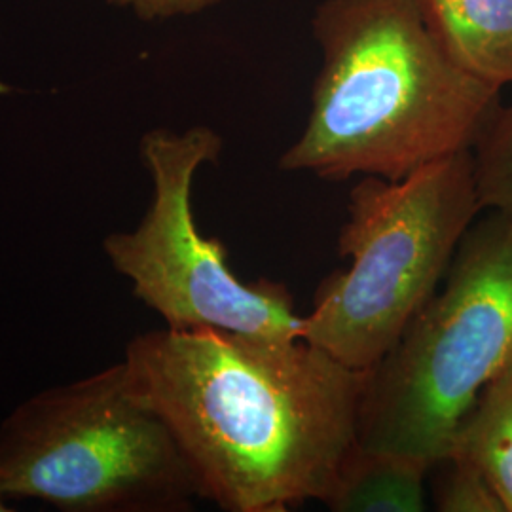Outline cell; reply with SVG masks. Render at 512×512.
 <instances>
[{"instance_id":"obj_10","label":"cell","mask_w":512,"mask_h":512,"mask_svg":"<svg viewBox=\"0 0 512 512\" xmlns=\"http://www.w3.org/2000/svg\"><path fill=\"white\" fill-rule=\"evenodd\" d=\"M473 158L482 207L512 220V105L495 112Z\"/></svg>"},{"instance_id":"obj_6","label":"cell","mask_w":512,"mask_h":512,"mask_svg":"<svg viewBox=\"0 0 512 512\" xmlns=\"http://www.w3.org/2000/svg\"><path fill=\"white\" fill-rule=\"evenodd\" d=\"M222 139L207 126L184 133L154 129L141 154L154 184L147 215L131 232H114L103 249L133 294L171 329H220L300 338L304 317L281 283L241 281L226 245L205 238L192 213V184L203 164L219 158Z\"/></svg>"},{"instance_id":"obj_13","label":"cell","mask_w":512,"mask_h":512,"mask_svg":"<svg viewBox=\"0 0 512 512\" xmlns=\"http://www.w3.org/2000/svg\"><path fill=\"white\" fill-rule=\"evenodd\" d=\"M8 92V88L4 86V84H0V93H6Z\"/></svg>"},{"instance_id":"obj_1","label":"cell","mask_w":512,"mask_h":512,"mask_svg":"<svg viewBox=\"0 0 512 512\" xmlns=\"http://www.w3.org/2000/svg\"><path fill=\"white\" fill-rule=\"evenodd\" d=\"M124 366L222 511L325 503L359 440L368 372L302 338L165 327L135 336Z\"/></svg>"},{"instance_id":"obj_3","label":"cell","mask_w":512,"mask_h":512,"mask_svg":"<svg viewBox=\"0 0 512 512\" xmlns=\"http://www.w3.org/2000/svg\"><path fill=\"white\" fill-rule=\"evenodd\" d=\"M512 357V220L476 219L437 291L368 370L357 444L448 458L459 425Z\"/></svg>"},{"instance_id":"obj_2","label":"cell","mask_w":512,"mask_h":512,"mask_svg":"<svg viewBox=\"0 0 512 512\" xmlns=\"http://www.w3.org/2000/svg\"><path fill=\"white\" fill-rule=\"evenodd\" d=\"M311 29L323 61L283 171L399 181L475 150L501 107L499 88L444 50L418 0H323Z\"/></svg>"},{"instance_id":"obj_12","label":"cell","mask_w":512,"mask_h":512,"mask_svg":"<svg viewBox=\"0 0 512 512\" xmlns=\"http://www.w3.org/2000/svg\"><path fill=\"white\" fill-rule=\"evenodd\" d=\"M120 8H129L141 19H169L194 16L219 4L220 0H109Z\"/></svg>"},{"instance_id":"obj_8","label":"cell","mask_w":512,"mask_h":512,"mask_svg":"<svg viewBox=\"0 0 512 512\" xmlns=\"http://www.w3.org/2000/svg\"><path fill=\"white\" fill-rule=\"evenodd\" d=\"M431 471L420 459L355 444L323 505L334 512L425 511V482Z\"/></svg>"},{"instance_id":"obj_9","label":"cell","mask_w":512,"mask_h":512,"mask_svg":"<svg viewBox=\"0 0 512 512\" xmlns=\"http://www.w3.org/2000/svg\"><path fill=\"white\" fill-rule=\"evenodd\" d=\"M448 458L478 469L512 512V357L461 421Z\"/></svg>"},{"instance_id":"obj_7","label":"cell","mask_w":512,"mask_h":512,"mask_svg":"<svg viewBox=\"0 0 512 512\" xmlns=\"http://www.w3.org/2000/svg\"><path fill=\"white\" fill-rule=\"evenodd\" d=\"M444 50L478 80L512 84V0H418Z\"/></svg>"},{"instance_id":"obj_5","label":"cell","mask_w":512,"mask_h":512,"mask_svg":"<svg viewBox=\"0 0 512 512\" xmlns=\"http://www.w3.org/2000/svg\"><path fill=\"white\" fill-rule=\"evenodd\" d=\"M200 495L124 361L19 404L0 423V511L40 499L67 512L184 511Z\"/></svg>"},{"instance_id":"obj_11","label":"cell","mask_w":512,"mask_h":512,"mask_svg":"<svg viewBox=\"0 0 512 512\" xmlns=\"http://www.w3.org/2000/svg\"><path fill=\"white\" fill-rule=\"evenodd\" d=\"M433 469L435 509L442 512H507L492 484L473 465L458 458L442 459Z\"/></svg>"},{"instance_id":"obj_4","label":"cell","mask_w":512,"mask_h":512,"mask_svg":"<svg viewBox=\"0 0 512 512\" xmlns=\"http://www.w3.org/2000/svg\"><path fill=\"white\" fill-rule=\"evenodd\" d=\"M482 211L473 150L399 181L365 177L349 194L338 238L349 268L321 283L300 338L349 368L372 370L439 291Z\"/></svg>"}]
</instances>
